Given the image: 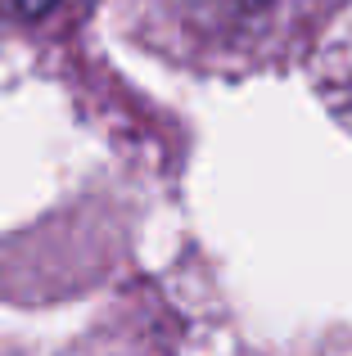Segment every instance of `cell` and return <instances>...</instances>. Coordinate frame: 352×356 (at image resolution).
<instances>
[{
	"instance_id": "1",
	"label": "cell",
	"mask_w": 352,
	"mask_h": 356,
	"mask_svg": "<svg viewBox=\"0 0 352 356\" xmlns=\"http://www.w3.org/2000/svg\"><path fill=\"white\" fill-rule=\"evenodd\" d=\"M217 5H230V9H248V5H262V0H217Z\"/></svg>"
}]
</instances>
